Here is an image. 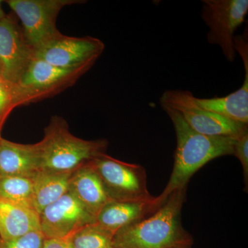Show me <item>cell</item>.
Segmentation results:
<instances>
[{
	"label": "cell",
	"instance_id": "cell-2",
	"mask_svg": "<svg viewBox=\"0 0 248 248\" xmlns=\"http://www.w3.org/2000/svg\"><path fill=\"white\" fill-rule=\"evenodd\" d=\"M186 189L173 192L154 213L114 234V248H172L193 239L182 221Z\"/></svg>",
	"mask_w": 248,
	"mask_h": 248
},
{
	"label": "cell",
	"instance_id": "cell-1",
	"mask_svg": "<svg viewBox=\"0 0 248 248\" xmlns=\"http://www.w3.org/2000/svg\"><path fill=\"white\" fill-rule=\"evenodd\" d=\"M161 108L172 121L177 137L172 172L167 186L157 197L164 203L173 192L187 188L191 177L209 161L234 155L236 138L208 137L197 133L177 110Z\"/></svg>",
	"mask_w": 248,
	"mask_h": 248
},
{
	"label": "cell",
	"instance_id": "cell-12",
	"mask_svg": "<svg viewBox=\"0 0 248 248\" xmlns=\"http://www.w3.org/2000/svg\"><path fill=\"white\" fill-rule=\"evenodd\" d=\"M164 203L157 197L147 200L111 201L98 213L96 223L115 234L122 228L151 215Z\"/></svg>",
	"mask_w": 248,
	"mask_h": 248
},
{
	"label": "cell",
	"instance_id": "cell-26",
	"mask_svg": "<svg viewBox=\"0 0 248 248\" xmlns=\"http://www.w3.org/2000/svg\"><path fill=\"white\" fill-rule=\"evenodd\" d=\"M1 238H0V248H1Z\"/></svg>",
	"mask_w": 248,
	"mask_h": 248
},
{
	"label": "cell",
	"instance_id": "cell-15",
	"mask_svg": "<svg viewBox=\"0 0 248 248\" xmlns=\"http://www.w3.org/2000/svg\"><path fill=\"white\" fill-rule=\"evenodd\" d=\"M69 192L95 217L108 203L112 201L100 177L89 162L73 172Z\"/></svg>",
	"mask_w": 248,
	"mask_h": 248
},
{
	"label": "cell",
	"instance_id": "cell-10",
	"mask_svg": "<svg viewBox=\"0 0 248 248\" xmlns=\"http://www.w3.org/2000/svg\"><path fill=\"white\" fill-rule=\"evenodd\" d=\"M105 50V45L96 37H70L60 33L36 49L35 57L61 68L94 65Z\"/></svg>",
	"mask_w": 248,
	"mask_h": 248
},
{
	"label": "cell",
	"instance_id": "cell-27",
	"mask_svg": "<svg viewBox=\"0 0 248 248\" xmlns=\"http://www.w3.org/2000/svg\"><path fill=\"white\" fill-rule=\"evenodd\" d=\"M0 132H1V130H0ZM1 134H0V141H1Z\"/></svg>",
	"mask_w": 248,
	"mask_h": 248
},
{
	"label": "cell",
	"instance_id": "cell-17",
	"mask_svg": "<svg viewBox=\"0 0 248 248\" xmlns=\"http://www.w3.org/2000/svg\"><path fill=\"white\" fill-rule=\"evenodd\" d=\"M73 172L40 170L34 179L33 208L40 214L69 192Z\"/></svg>",
	"mask_w": 248,
	"mask_h": 248
},
{
	"label": "cell",
	"instance_id": "cell-21",
	"mask_svg": "<svg viewBox=\"0 0 248 248\" xmlns=\"http://www.w3.org/2000/svg\"><path fill=\"white\" fill-rule=\"evenodd\" d=\"M14 108V88L0 79V130Z\"/></svg>",
	"mask_w": 248,
	"mask_h": 248
},
{
	"label": "cell",
	"instance_id": "cell-18",
	"mask_svg": "<svg viewBox=\"0 0 248 248\" xmlns=\"http://www.w3.org/2000/svg\"><path fill=\"white\" fill-rule=\"evenodd\" d=\"M35 177H0V200L33 209Z\"/></svg>",
	"mask_w": 248,
	"mask_h": 248
},
{
	"label": "cell",
	"instance_id": "cell-24",
	"mask_svg": "<svg viewBox=\"0 0 248 248\" xmlns=\"http://www.w3.org/2000/svg\"><path fill=\"white\" fill-rule=\"evenodd\" d=\"M3 1L0 0V20L4 19V18L6 17V15L5 14L4 11H3L2 8H1V4H2Z\"/></svg>",
	"mask_w": 248,
	"mask_h": 248
},
{
	"label": "cell",
	"instance_id": "cell-9",
	"mask_svg": "<svg viewBox=\"0 0 248 248\" xmlns=\"http://www.w3.org/2000/svg\"><path fill=\"white\" fill-rule=\"evenodd\" d=\"M35 49L28 42L22 27L13 15L0 20V79L15 87L31 62Z\"/></svg>",
	"mask_w": 248,
	"mask_h": 248
},
{
	"label": "cell",
	"instance_id": "cell-3",
	"mask_svg": "<svg viewBox=\"0 0 248 248\" xmlns=\"http://www.w3.org/2000/svg\"><path fill=\"white\" fill-rule=\"evenodd\" d=\"M37 144L40 154V170L73 172L98 155L105 153L108 142L77 138L70 132L66 121L56 115L51 117L44 138Z\"/></svg>",
	"mask_w": 248,
	"mask_h": 248
},
{
	"label": "cell",
	"instance_id": "cell-23",
	"mask_svg": "<svg viewBox=\"0 0 248 248\" xmlns=\"http://www.w3.org/2000/svg\"><path fill=\"white\" fill-rule=\"evenodd\" d=\"M43 248H72L69 240L46 239Z\"/></svg>",
	"mask_w": 248,
	"mask_h": 248
},
{
	"label": "cell",
	"instance_id": "cell-20",
	"mask_svg": "<svg viewBox=\"0 0 248 248\" xmlns=\"http://www.w3.org/2000/svg\"><path fill=\"white\" fill-rule=\"evenodd\" d=\"M45 241L42 232L35 231L16 239L1 241V248H43Z\"/></svg>",
	"mask_w": 248,
	"mask_h": 248
},
{
	"label": "cell",
	"instance_id": "cell-7",
	"mask_svg": "<svg viewBox=\"0 0 248 248\" xmlns=\"http://www.w3.org/2000/svg\"><path fill=\"white\" fill-rule=\"evenodd\" d=\"M202 18L209 28V43L218 45L228 62L236 58L235 32L246 21L248 0H203Z\"/></svg>",
	"mask_w": 248,
	"mask_h": 248
},
{
	"label": "cell",
	"instance_id": "cell-6",
	"mask_svg": "<svg viewBox=\"0 0 248 248\" xmlns=\"http://www.w3.org/2000/svg\"><path fill=\"white\" fill-rule=\"evenodd\" d=\"M22 23L24 35L31 46L38 48L60 35L57 19L67 6L84 4V0H8L6 1Z\"/></svg>",
	"mask_w": 248,
	"mask_h": 248
},
{
	"label": "cell",
	"instance_id": "cell-13",
	"mask_svg": "<svg viewBox=\"0 0 248 248\" xmlns=\"http://www.w3.org/2000/svg\"><path fill=\"white\" fill-rule=\"evenodd\" d=\"M244 63L245 79L242 86L237 91L222 97L198 98L192 96L197 107L215 112L229 120L248 124V51L247 45H241L236 49Z\"/></svg>",
	"mask_w": 248,
	"mask_h": 248
},
{
	"label": "cell",
	"instance_id": "cell-19",
	"mask_svg": "<svg viewBox=\"0 0 248 248\" xmlns=\"http://www.w3.org/2000/svg\"><path fill=\"white\" fill-rule=\"evenodd\" d=\"M113 236L95 223L81 228L68 240L72 248H114Z\"/></svg>",
	"mask_w": 248,
	"mask_h": 248
},
{
	"label": "cell",
	"instance_id": "cell-8",
	"mask_svg": "<svg viewBox=\"0 0 248 248\" xmlns=\"http://www.w3.org/2000/svg\"><path fill=\"white\" fill-rule=\"evenodd\" d=\"M192 96L190 91L169 90L163 93L159 102L161 107L177 110L192 130L205 136L238 138L248 130V124L197 107L192 101Z\"/></svg>",
	"mask_w": 248,
	"mask_h": 248
},
{
	"label": "cell",
	"instance_id": "cell-25",
	"mask_svg": "<svg viewBox=\"0 0 248 248\" xmlns=\"http://www.w3.org/2000/svg\"><path fill=\"white\" fill-rule=\"evenodd\" d=\"M172 248H191V246H179V247H175Z\"/></svg>",
	"mask_w": 248,
	"mask_h": 248
},
{
	"label": "cell",
	"instance_id": "cell-5",
	"mask_svg": "<svg viewBox=\"0 0 248 248\" xmlns=\"http://www.w3.org/2000/svg\"><path fill=\"white\" fill-rule=\"evenodd\" d=\"M97 173L112 201L150 200L146 170L140 165L128 164L102 153L89 161Z\"/></svg>",
	"mask_w": 248,
	"mask_h": 248
},
{
	"label": "cell",
	"instance_id": "cell-14",
	"mask_svg": "<svg viewBox=\"0 0 248 248\" xmlns=\"http://www.w3.org/2000/svg\"><path fill=\"white\" fill-rule=\"evenodd\" d=\"M40 170V154L37 143L22 144L1 138L0 177H35Z\"/></svg>",
	"mask_w": 248,
	"mask_h": 248
},
{
	"label": "cell",
	"instance_id": "cell-22",
	"mask_svg": "<svg viewBox=\"0 0 248 248\" xmlns=\"http://www.w3.org/2000/svg\"><path fill=\"white\" fill-rule=\"evenodd\" d=\"M241 162L244 171L245 184H248V130L236 138L234 155Z\"/></svg>",
	"mask_w": 248,
	"mask_h": 248
},
{
	"label": "cell",
	"instance_id": "cell-4",
	"mask_svg": "<svg viewBox=\"0 0 248 248\" xmlns=\"http://www.w3.org/2000/svg\"><path fill=\"white\" fill-rule=\"evenodd\" d=\"M93 66L61 68L35 57L19 84L14 87L16 108L56 95L76 84Z\"/></svg>",
	"mask_w": 248,
	"mask_h": 248
},
{
	"label": "cell",
	"instance_id": "cell-16",
	"mask_svg": "<svg viewBox=\"0 0 248 248\" xmlns=\"http://www.w3.org/2000/svg\"><path fill=\"white\" fill-rule=\"evenodd\" d=\"M40 231V216L35 210L0 200V238L7 241Z\"/></svg>",
	"mask_w": 248,
	"mask_h": 248
},
{
	"label": "cell",
	"instance_id": "cell-11",
	"mask_svg": "<svg viewBox=\"0 0 248 248\" xmlns=\"http://www.w3.org/2000/svg\"><path fill=\"white\" fill-rule=\"evenodd\" d=\"M40 231L46 239H67L89 225L96 223V217L80 203L71 192L40 214Z\"/></svg>",
	"mask_w": 248,
	"mask_h": 248
}]
</instances>
